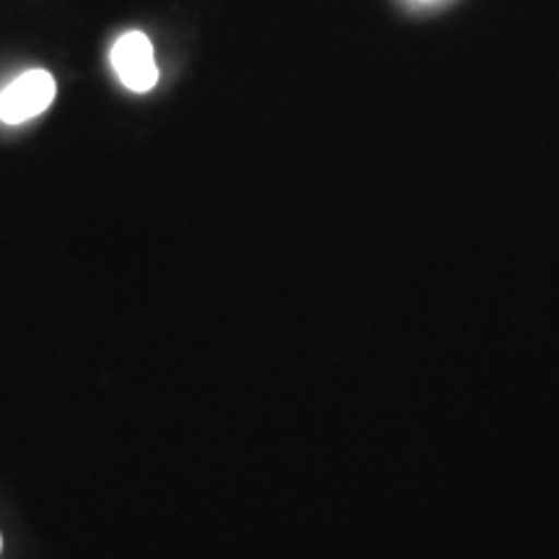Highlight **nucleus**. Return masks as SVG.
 <instances>
[{
  "mask_svg": "<svg viewBox=\"0 0 559 559\" xmlns=\"http://www.w3.org/2000/svg\"><path fill=\"white\" fill-rule=\"evenodd\" d=\"M55 79L47 70H26L16 81L0 91V120L21 124L39 117L55 99Z\"/></svg>",
  "mask_w": 559,
  "mask_h": 559,
  "instance_id": "f257e3e1",
  "label": "nucleus"
},
{
  "mask_svg": "<svg viewBox=\"0 0 559 559\" xmlns=\"http://www.w3.org/2000/svg\"><path fill=\"white\" fill-rule=\"evenodd\" d=\"M111 66L117 79L135 94H145L156 86L158 68L153 58V45L143 32H128L111 47Z\"/></svg>",
  "mask_w": 559,
  "mask_h": 559,
  "instance_id": "f03ea898",
  "label": "nucleus"
}]
</instances>
